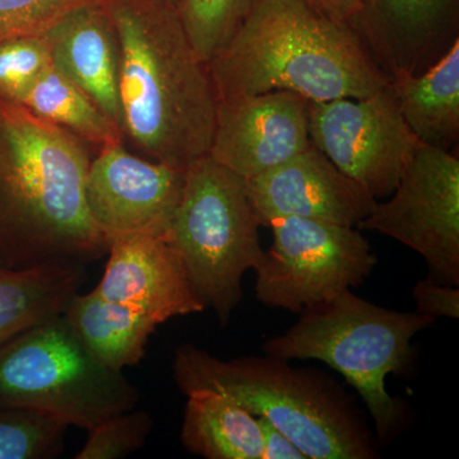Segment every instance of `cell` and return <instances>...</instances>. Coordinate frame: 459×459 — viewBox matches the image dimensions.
<instances>
[{
	"instance_id": "cell-1",
	"label": "cell",
	"mask_w": 459,
	"mask_h": 459,
	"mask_svg": "<svg viewBox=\"0 0 459 459\" xmlns=\"http://www.w3.org/2000/svg\"><path fill=\"white\" fill-rule=\"evenodd\" d=\"M119 47L124 137L150 160L186 169L208 155L217 96L208 65L169 0H102Z\"/></svg>"
},
{
	"instance_id": "cell-26",
	"label": "cell",
	"mask_w": 459,
	"mask_h": 459,
	"mask_svg": "<svg viewBox=\"0 0 459 459\" xmlns=\"http://www.w3.org/2000/svg\"><path fill=\"white\" fill-rule=\"evenodd\" d=\"M102 0H0V40L44 36L80 9Z\"/></svg>"
},
{
	"instance_id": "cell-13",
	"label": "cell",
	"mask_w": 459,
	"mask_h": 459,
	"mask_svg": "<svg viewBox=\"0 0 459 459\" xmlns=\"http://www.w3.org/2000/svg\"><path fill=\"white\" fill-rule=\"evenodd\" d=\"M246 183L261 226L281 217H303L358 228L377 204L313 143Z\"/></svg>"
},
{
	"instance_id": "cell-8",
	"label": "cell",
	"mask_w": 459,
	"mask_h": 459,
	"mask_svg": "<svg viewBox=\"0 0 459 459\" xmlns=\"http://www.w3.org/2000/svg\"><path fill=\"white\" fill-rule=\"evenodd\" d=\"M273 241L256 267L255 295L301 314L365 282L377 256L359 229L303 217L268 222Z\"/></svg>"
},
{
	"instance_id": "cell-15",
	"label": "cell",
	"mask_w": 459,
	"mask_h": 459,
	"mask_svg": "<svg viewBox=\"0 0 459 459\" xmlns=\"http://www.w3.org/2000/svg\"><path fill=\"white\" fill-rule=\"evenodd\" d=\"M107 253L104 276L95 290L108 300L128 305L159 325L205 309L168 238L122 235L108 240Z\"/></svg>"
},
{
	"instance_id": "cell-16",
	"label": "cell",
	"mask_w": 459,
	"mask_h": 459,
	"mask_svg": "<svg viewBox=\"0 0 459 459\" xmlns=\"http://www.w3.org/2000/svg\"><path fill=\"white\" fill-rule=\"evenodd\" d=\"M47 38L53 65L83 90L123 132L119 47L102 5L74 12L48 32Z\"/></svg>"
},
{
	"instance_id": "cell-21",
	"label": "cell",
	"mask_w": 459,
	"mask_h": 459,
	"mask_svg": "<svg viewBox=\"0 0 459 459\" xmlns=\"http://www.w3.org/2000/svg\"><path fill=\"white\" fill-rule=\"evenodd\" d=\"M21 104L99 150L126 140L101 108L54 65L40 75Z\"/></svg>"
},
{
	"instance_id": "cell-9",
	"label": "cell",
	"mask_w": 459,
	"mask_h": 459,
	"mask_svg": "<svg viewBox=\"0 0 459 459\" xmlns=\"http://www.w3.org/2000/svg\"><path fill=\"white\" fill-rule=\"evenodd\" d=\"M415 250L431 279L459 285V159L420 144L391 198L377 201L358 225Z\"/></svg>"
},
{
	"instance_id": "cell-30",
	"label": "cell",
	"mask_w": 459,
	"mask_h": 459,
	"mask_svg": "<svg viewBox=\"0 0 459 459\" xmlns=\"http://www.w3.org/2000/svg\"><path fill=\"white\" fill-rule=\"evenodd\" d=\"M169 2H171L172 4H174L175 7H177L178 2H179V0H169Z\"/></svg>"
},
{
	"instance_id": "cell-6",
	"label": "cell",
	"mask_w": 459,
	"mask_h": 459,
	"mask_svg": "<svg viewBox=\"0 0 459 459\" xmlns=\"http://www.w3.org/2000/svg\"><path fill=\"white\" fill-rule=\"evenodd\" d=\"M261 223L246 180L205 155L186 171V183L166 238L179 253L205 307L226 325L243 300V277L264 250Z\"/></svg>"
},
{
	"instance_id": "cell-22",
	"label": "cell",
	"mask_w": 459,
	"mask_h": 459,
	"mask_svg": "<svg viewBox=\"0 0 459 459\" xmlns=\"http://www.w3.org/2000/svg\"><path fill=\"white\" fill-rule=\"evenodd\" d=\"M68 425L22 407L0 406V459H48L62 452Z\"/></svg>"
},
{
	"instance_id": "cell-29",
	"label": "cell",
	"mask_w": 459,
	"mask_h": 459,
	"mask_svg": "<svg viewBox=\"0 0 459 459\" xmlns=\"http://www.w3.org/2000/svg\"><path fill=\"white\" fill-rule=\"evenodd\" d=\"M307 5L332 20L351 23L360 8V0H303Z\"/></svg>"
},
{
	"instance_id": "cell-28",
	"label": "cell",
	"mask_w": 459,
	"mask_h": 459,
	"mask_svg": "<svg viewBox=\"0 0 459 459\" xmlns=\"http://www.w3.org/2000/svg\"><path fill=\"white\" fill-rule=\"evenodd\" d=\"M258 421L263 437L262 459H307L291 439L272 425L267 419L259 416Z\"/></svg>"
},
{
	"instance_id": "cell-10",
	"label": "cell",
	"mask_w": 459,
	"mask_h": 459,
	"mask_svg": "<svg viewBox=\"0 0 459 459\" xmlns=\"http://www.w3.org/2000/svg\"><path fill=\"white\" fill-rule=\"evenodd\" d=\"M310 141L371 197H389L421 144L391 86L362 99L307 104Z\"/></svg>"
},
{
	"instance_id": "cell-23",
	"label": "cell",
	"mask_w": 459,
	"mask_h": 459,
	"mask_svg": "<svg viewBox=\"0 0 459 459\" xmlns=\"http://www.w3.org/2000/svg\"><path fill=\"white\" fill-rule=\"evenodd\" d=\"M252 0H179L181 23L199 59L208 65L228 44L249 12Z\"/></svg>"
},
{
	"instance_id": "cell-17",
	"label": "cell",
	"mask_w": 459,
	"mask_h": 459,
	"mask_svg": "<svg viewBox=\"0 0 459 459\" xmlns=\"http://www.w3.org/2000/svg\"><path fill=\"white\" fill-rule=\"evenodd\" d=\"M84 280V263L75 259H48L23 267L0 263V346L65 313Z\"/></svg>"
},
{
	"instance_id": "cell-11",
	"label": "cell",
	"mask_w": 459,
	"mask_h": 459,
	"mask_svg": "<svg viewBox=\"0 0 459 459\" xmlns=\"http://www.w3.org/2000/svg\"><path fill=\"white\" fill-rule=\"evenodd\" d=\"M186 171L133 155L124 143L100 150L87 174L86 201L108 244L122 235L166 237L179 205Z\"/></svg>"
},
{
	"instance_id": "cell-18",
	"label": "cell",
	"mask_w": 459,
	"mask_h": 459,
	"mask_svg": "<svg viewBox=\"0 0 459 459\" xmlns=\"http://www.w3.org/2000/svg\"><path fill=\"white\" fill-rule=\"evenodd\" d=\"M389 86L415 137L452 151L459 138V39L421 74L400 75Z\"/></svg>"
},
{
	"instance_id": "cell-4",
	"label": "cell",
	"mask_w": 459,
	"mask_h": 459,
	"mask_svg": "<svg viewBox=\"0 0 459 459\" xmlns=\"http://www.w3.org/2000/svg\"><path fill=\"white\" fill-rule=\"evenodd\" d=\"M172 374L183 394L217 392L267 419L307 459L377 457L361 410L327 374L270 355L222 360L190 343L175 351Z\"/></svg>"
},
{
	"instance_id": "cell-20",
	"label": "cell",
	"mask_w": 459,
	"mask_h": 459,
	"mask_svg": "<svg viewBox=\"0 0 459 459\" xmlns=\"http://www.w3.org/2000/svg\"><path fill=\"white\" fill-rule=\"evenodd\" d=\"M180 439L192 455L207 459H262L258 418L213 391L186 395Z\"/></svg>"
},
{
	"instance_id": "cell-5",
	"label": "cell",
	"mask_w": 459,
	"mask_h": 459,
	"mask_svg": "<svg viewBox=\"0 0 459 459\" xmlns=\"http://www.w3.org/2000/svg\"><path fill=\"white\" fill-rule=\"evenodd\" d=\"M296 325L263 344L265 355L282 360H318L356 389L385 443L402 420L400 402L385 388L386 377L406 370L411 341L435 319L418 312L386 309L347 290L299 314Z\"/></svg>"
},
{
	"instance_id": "cell-25",
	"label": "cell",
	"mask_w": 459,
	"mask_h": 459,
	"mask_svg": "<svg viewBox=\"0 0 459 459\" xmlns=\"http://www.w3.org/2000/svg\"><path fill=\"white\" fill-rule=\"evenodd\" d=\"M153 421L146 411H124L89 430V437L75 459H119L146 444Z\"/></svg>"
},
{
	"instance_id": "cell-14",
	"label": "cell",
	"mask_w": 459,
	"mask_h": 459,
	"mask_svg": "<svg viewBox=\"0 0 459 459\" xmlns=\"http://www.w3.org/2000/svg\"><path fill=\"white\" fill-rule=\"evenodd\" d=\"M459 0H360L350 23L389 82L419 74L458 39Z\"/></svg>"
},
{
	"instance_id": "cell-27",
	"label": "cell",
	"mask_w": 459,
	"mask_h": 459,
	"mask_svg": "<svg viewBox=\"0 0 459 459\" xmlns=\"http://www.w3.org/2000/svg\"><path fill=\"white\" fill-rule=\"evenodd\" d=\"M416 312L431 318H459L458 286L446 285L428 277L419 281L412 290Z\"/></svg>"
},
{
	"instance_id": "cell-7",
	"label": "cell",
	"mask_w": 459,
	"mask_h": 459,
	"mask_svg": "<svg viewBox=\"0 0 459 459\" xmlns=\"http://www.w3.org/2000/svg\"><path fill=\"white\" fill-rule=\"evenodd\" d=\"M138 398L123 371L105 367L81 342L65 314L0 346V406L41 411L89 431L135 409Z\"/></svg>"
},
{
	"instance_id": "cell-2",
	"label": "cell",
	"mask_w": 459,
	"mask_h": 459,
	"mask_svg": "<svg viewBox=\"0 0 459 459\" xmlns=\"http://www.w3.org/2000/svg\"><path fill=\"white\" fill-rule=\"evenodd\" d=\"M90 165L80 138L0 100V263H86L108 252L87 207Z\"/></svg>"
},
{
	"instance_id": "cell-12",
	"label": "cell",
	"mask_w": 459,
	"mask_h": 459,
	"mask_svg": "<svg viewBox=\"0 0 459 459\" xmlns=\"http://www.w3.org/2000/svg\"><path fill=\"white\" fill-rule=\"evenodd\" d=\"M307 104L290 91L217 100L208 156L244 180L277 168L312 143Z\"/></svg>"
},
{
	"instance_id": "cell-19",
	"label": "cell",
	"mask_w": 459,
	"mask_h": 459,
	"mask_svg": "<svg viewBox=\"0 0 459 459\" xmlns=\"http://www.w3.org/2000/svg\"><path fill=\"white\" fill-rule=\"evenodd\" d=\"M75 334L101 364L123 371L143 359L159 325L128 305L115 303L95 289L72 296L65 310Z\"/></svg>"
},
{
	"instance_id": "cell-24",
	"label": "cell",
	"mask_w": 459,
	"mask_h": 459,
	"mask_svg": "<svg viewBox=\"0 0 459 459\" xmlns=\"http://www.w3.org/2000/svg\"><path fill=\"white\" fill-rule=\"evenodd\" d=\"M51 65L53 59L47 35L0 40V100L21 104Z\"/></svg>"
},
{
	"instance_id": "cell-3",
	"label": "cell",
	"mask_w": 459,
	"mask_h": 459,
	"mask_svg": "<svg viewBox=\"0 0 459 459\" xmlns=\"http://www.w3.org/2000/svg\"><path fill=\"white\" fill-rule=\"evenodd\" d=\"M207 65L217 100L290 91L322 102L368 98L389 84L349 23L303 0H252Z\"/></svg>"
}]
</instances>
